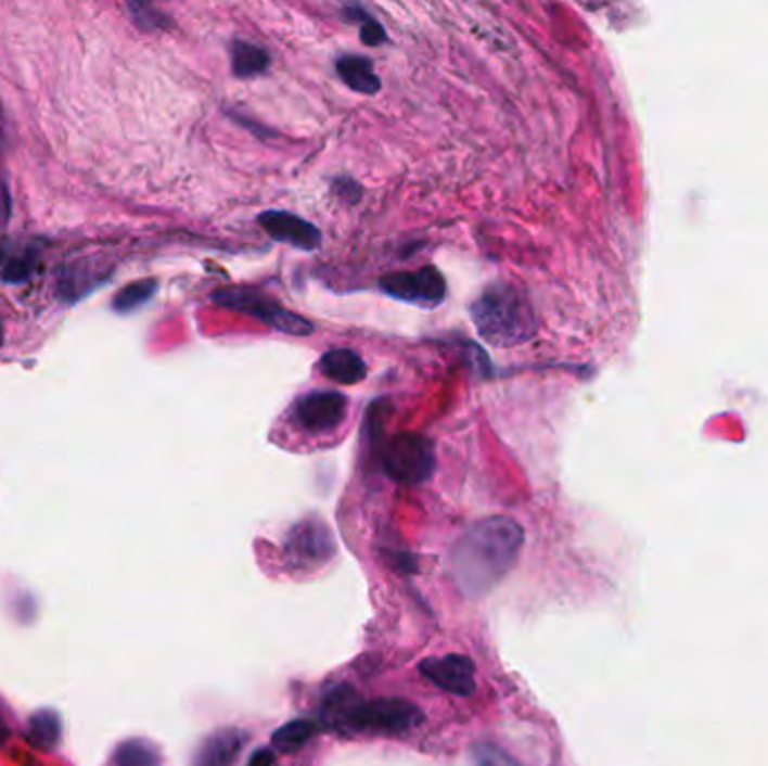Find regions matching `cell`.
I'll return each instance as SVG.
<instances>
[{
  "instance_id": "12",
  "label": "cell",
  "mask_w": 768,
  "mask_h": 766,
  "mask_svg": "<svg viewBox=\"0 0 768 766\" xmlns=\"http://www.w3.org/2000/svg\"><path fill=\"white\" fill-rule=\"evenodd\" d=\"M319 371L337 385H358L367 378L364 360L350 348H333L319 360Z\"/></svg>"
},
{
  "instance_id": "20",
  "label": "cell",
  "mask_w": 768,
  "mask_h": 766,
  "mask_svg": "<svg viewBox=\"0 0 768 766\" xmlns=\"http://www.w3.org/2000/svg\"><path fill=\"white\" fill-rule=\"evenodd\" d=\"M31 270H35V254L21 252V254H12L0 275H3V279L10 283H18L25 281L31 275Z\"/></svg>"
},
{
  "instance_id": "4",
  "label": "cell",
  "mask_w": 768,
  "mask_h": 766,
  "mask_svg": "<svg viewBox=\"0 0 768 766\" xmlns=\"http://www.w3.org/2000/svg\"><path fill=\"white\" fill-rule=\"evenodd\" d=\"M382 465L394 482L419 486L432 478L436 470L434 443L419 432L396 434L382 455Z\"/></svg>"
},
{
  "instance_id": "5",
  "label": "cell",
  "mask_w": 768,
  "mask_h": 766,
  "mask_svg": "<svg viewBox=\"0 0 768 766\" xmlns=\"http://www.w3.org/2000/svg\"><path fill=\"white\" fill-rule=\"evenodd\" d=\"M212 299L220 306L252 315L256 319H261L264 324H268L270 329H277L279 333L285 335H310L315 331V327L308 322L306 317L291 312L287 308H283L281 304L272 302L270 297L249 291V289H230V291H218L212 295Z\"/></svg>"
},
{
  "instance_id": "6",
  "label": "cell",
  "mask_w": 768,
  "mask_h": 766,
  "mask_svg": "<svg viewBox=\"0 0 768 766\" xmlns=\"http://www.w3.org/2000/svg\"><path fill=\"white\" fill-rule=\"evenodd\" d=\"M380 291L398 302L415 304L423 308H434L445 299L447 285L445 277L434 266H425L415 272H392L380 281Z\"/></svg>"
},
{
  "instance_id": "16",
  "label": "cell",
  "mask_w": 768,
  "mask_h": 766,
  "mask_svg": "<svg viewBox=\"0 0 768 766\" xmlns=\"http://www.w3.org/2000/svg\"><path fill=\"white\" fill-rule=\"evenodd\" d=\"M115 766H159V753L151 742L128 740L119 744L113 757Z\"/></svg>"
},
{
  "instance_id": "25",
  "label": "cell",
  "mask_w": 768,
  "mask_h": 766,
  "mask_svg": "<svg viewBox=\"0 0 768 766\" xmlns=\"http://www.w3.org/2000/svg\"><path fill=\"white\" fill-rule=\"evenodd\" d=\"M0 342H3V329H0Z\"/></svg>"
},
{
  "instance_id": "8",
  "label": "cell",
  "mask_w": 768,
  "mask_h": 766,
  "mask_svg": "<svg viewBox=\"0 0 768 766\" xmlns=\"http://www.w3.org/2000/svg\"><path fill=\"white\" fill-rule=\"evenodd\" d=\"M348 400L340 392H312L295 403V423L312 434H327L346 419Z\"/></svg>"
},
{
  "instance_id": "19",
  "label": "cell",
  "mask_w": 768,
  "mask_h": 766,
  "mask_svg": "<svg viewBox=\"0 0 768 766\" xmlns=\"http://www.w3.org/2000/svg\"><path fill=\"white\" fill-rule=\"evenodd\" d=\"M472 762L474 766H517L508 753L488 742H478L472 746Z\"/></svg>"
},
{
  "instance_id": "9",
  "label": "cell",
  "mask_w": 768,
  "mask_h": 766,
  "mask_svg": "<svg viewBox=\"0 0 768 766\" xmlns=\"http://www.w3.org/2000/svg\"><path fill=\"white\" fill-rule=\"evenodd\" d=\"M421 675L436 688L459 697H470L476 690V667L463 654L430 656L421 665Z\"/></svg>"
},
{
  "instance_id": "3",
  "label": "cell",
  "mask_w": 768,
  "mask_h": 766,
  "mask_svg": "<svg viewBox=\"0 0 768 766\" xmlns=\"http://www.w3.org/2000/svg\"><path fill=\"white\" fill-rule=\"evenodd\" d=\"M423 711L407 699H373L358 704L350 701L340 726L371 736H407L423 724Z\"/></svg>"
},
{
  "instance_id": "15",
  "label": "cell",
  "mask_w": 768,
  "mask_h": 766,
  "mask_svg": "<svg viewBox=\"0 0 768 766\" xmlns=\"http://www.w3.org/2000/svg\"><path fill=\"white\" fill-rule=\"evenodd\" d=\"M315 732H317V726L310 719L287 722L272 736V746L281 753H291L295 749H302L315 736Z\"/></svg>"
},
{
  "instance_id": "14",
  "label": "cell",
  "mask_w": 768,
  "mask_h": 766,
  "mask_svg": "<svg viewBox=\"0 0 768 766\" xmlns=\"http://www.w3.org/2000/svg\"><path fill=\"white\" fill-rule=\"evenodd\" d=\"M232 68L241 79L259 77L270 68V56L264 48L239 39L232 43Z\"/></svg>"
},
{
  "instance_id": "2",
  "label": "cell",
  "mask_w": 768,
  "mask_h": 766,
  "mask_svg": "<svg viewBox=\"0 0 768 766\" xmlns=\"http://www.w3.org/2000/svg\"><path fill=\"white\" fill-rule=\"evenodd\" d=\"M476 333L492 346L508 348L535 337L537 317L517 285L497 281L478 295L470 308Z\"/></svg>"
},
{
  "instance_id": "21",
  "label": "cell",
  "mask_w": 768,
  "mask_h": 766,
  "mask_svg": "<svg viewBox=\"0 0 768 766\" xmlns=\"http://www.w3.org/2000/svg\"><path fill=\"white\" fill-rule=\"evenodd\" d=\"M362 41L367 46H382L387 41V31L371 16H362Z\"/></svg>"
},
{
  "instance_id": "10",
  "label": "cell",
  "mask_w": 768,
  "mask_h": 766,
  "mask_svg": "<svg viewBox=\"0 0 768 766\" xmlns=\"http://www.w3.org/2000/svg\"><path fill=\"white\" fill-rule=\"evenodd\" d=\"M259 226L268 232L270 239L304 252H315L322 245V232H319V228L291 212H264L259 216Z\"/></svg>"
},
{
  "instance_id": "1",
  "label": "cell",
  "mask_w": 768,
  "mask_h": 766,
  "mask_svg": "<svg viewBox=\"0 0 768 766\" xmlns=\"http://www.w3.org/2000/svg\"><path fill=\"white\" fill-rule=\"evenodd\" d=\"M524 547V528L510 518L472 524L452 549V578L465 596H484L515 566Z\"/></svg>"
},
{
  "instance_id": "7",
  "label": "cell",
  "mask_w": 768,
  "mask_h": 766,
  "mask_svg": "<svg viewBox=\"0 0 768 766\" xmlns=\"http://www.w3.org/2000/svg\"><path fill=\"white\" fill-rule=\"evenodd\" d=\"M285 556L293 566L310 569L322 566L331 560L335 551V541L331 528L317 518H308L295 524L285 537Z\"/></svg>"
},
{
  "instance_id": "24",
  "label": "cell",
  "mask_w": 768,
  "mask_h": 766,
  "mask_svg": "<svg viewBox=\"0 0 768 766\" xmlns=\"http://www.w3.org/2000/svg\"><path fill=\"white\" fill-rule=\"evenodd\" d=\"M0 144H3V122H0Z\"/></svg>"
},
{
  "instance_id": "22",
  "label": "cell",
  "mask_w": 768,
  "mask_h": 766,
  "mask_svg": "<svg viewBox=\"0 0 768 766\" xmlns=\"http://www.w3.org/2000/svg\"><path fill=\"white\" fill-rule=\"evenodd\" d=\"M131 10H133V14H136V21H138L142 27H146V29H155V27H159V25L165 23V16H163V14H157L155 10H151V8H146V5H131Z\"/></svg>"
},
{
  "instance_id": "13",
  "label": "cell",
  "mask_w": 768,
  "mask_h": 766,
  "mask_svg": "<svg viewBox=\"0 0 768 766\" xmlns=\"http://www.w3.org/2000/svg\"><path fill=\"white\" fill-rule=\"evenodd\" d=\"M340 79L360 94H375L380 90V77L373 71V63L367 56L344 54L337 59Z\"/></svg>"
},
{
  "instance_id": "18",
  "label": "cell",
  "mask_w": 768,
  "mask_h": 766,
  "mask_svg": "<svg viewBox=\"0 0 768 766\" xmlns=\"http://www.w3.org/2000/svg\"><path fill=\"white\" fill-rule=\"evenodd\" d=\"M59 717L50 711L39 713L37 717H31V738H35L43 749H50L59 740Z\"/></svg>"
},
{
  "instance_id": "11",
  "label": "cell",
  "mask_w": 768,
  "mask_h": 766,
  "mask_svg": "<svg viewBox=\"0 0 768 766\" xmlns=\"http://www.w3.org/2000/svg\"><path fill=\"white\" fill-rule=\"evenodd\" d=\"M245 736L236 728H222L203 742L194 757V766H234L243 751Z\"/></svg>"
},
{
  "instance_id": "23",
  "label": "cell",
  "mask_w": 768,
  "mask_h": 766,
  "mask_svg": "<svg viewBox=\"0 0 768 766\" xmlns=\"http://www.w3.org/2000/svg\"><path fill=\"white\" fill-rule=\"evenodd\" d=\"M247 766H274V751L272 749H259L249 757Z\"/></svg>"
},
{
  "instance_id": "17",
  "label": "cell",
  "mask_w": 768,
  "mask_h": 766,
  "mask_svg": "<svg viewBox=\"0 0 768 766\" xmlns=\"http://www.w3.org/2000/svg\"><path fill=\"white\" fill-rule=\"evenodd\" d=\"M155 293V281L153 279H144V281H136L128 283L124 291H119L113 299V308L117 312H131L136 308H140L142 304H146Z\"/></svg>"
}]
</instances>
